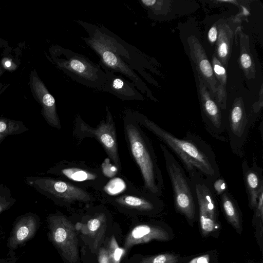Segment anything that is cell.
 <instances>
[{
    "mask_svg": "<svg viewBox=\"0 0 263 263\" xmlns=\"http://www.w3.org/2000/svg\"><path fill=\"white\" fill-rule=\"evenodd\" d=\"M137 123L155 135L180 161L189 177L200 175L212 182L221 176L215 153L197 135L188 132L179 138L137 110L133 111Z\"/></svg>",
    "mask_w": 263,
    "mask_h": 263,
    "instance_id": "6da1fadb",
    "label": "cell"
},
{
    "mask_svg": "<svg viewBox=\"0 0 263 263\" xmlns=\"http://www.w3.org/2000/svg\"><path fill=\"white\" fill-rule=\"evenodd\" d=\"M123 124L126 142L131 156L140 171L143 189L152 195L160 197L164 191V181L150 139L135 121L130 109L125 111Z\"/></svg>",
    "mask_w": 263,
    "mask_h": 263,
    "instance_id": "7a4b0ae2",
    "label": "cell"
},
{
    "mask_svg": "<svg viewBox=\"0 0 263 263\" xmlns=\"http://www.w3.org/2000/svg\"><path fill=\"white\" fill-rule=\"evenodd\" d=\"M50 60L57 68L79 84L101 90L105 82V73L101 66L83 54L52 45Z\"/></svg>",
    "mask_w": 263,
    "mask_h": 263,
    "instance_id": "3957f363",
    "label": "cell"
},
{
    "mask_svg": "<svg viewBox=\"0 0 263 263\" xmlns=\"http://www.w3.org/2000/svg\"><path fill=\"white\" fill-rule=\"evenodd\" d=\"M170 178L176 211L193 222L197 204L193 183L182 166L163 144L160 145Z\"/></svg>",
    "mask_w": 263,
    "mask_h": 263,
    "instance_id": "277c9868",
    "label": "cell"
},
{
    "mask_svg": "<svg viewBox=\"0 0 263 263\" xmlns=\"http://www.w3.org/2000/svg\"><path fill=\"white\" fill-rule=\"evenodd\" d=\"M25 181L36 192L61 206L76 202L89 203L95 200L86 189L59 178L27 176Z\"/></svg>",
    "mask_w": 263,
    "mask_h": 263,
    "instance_id": "5b68a950",
    "label": "cell"
},
{
    "mask_svg": "<svg viewBox=\"0 0 263 263\" xmlns=\"http://www.w3.org/2000/svg\"><path fill=\"white\" fill-rule=\"evenodd\" d=\"M105 109V119L102 120L96 127L90 126L78 115L75 119L73 134L79 140L86 138H95L103 147L108 158L121 171V163L115 124L108 106H106Z\"/></svg>",
    "mask_w": 263,
    "mask_h": 263,
    "instance_id": "8992f818",
    "label": "cell"
},
{
    "mask_svg": "<svg viewBox=\"0 0 263 263\" xmlns=\"http://www.w3.org/2000/svg\"><path fill=\"white\" fill-rule=\"evenodd\" d=\"M86 31L88 36H82L81 39L99 57L103 68L124 75L142 93L154 100L150 90L135 70L101 39L89 31Z\"/></svg>",
    "mask_w": 263,
    "mask_h": 263,
    "instance_id": "52a82bcc",
    "label": "cell"
},
{
    "mask_svg": "<svg viewBox=\"0 0 263 263\" xmlns=\"http://www.w3.org/2000/svg\"><path fill=\"white\" fill-rule=\"evenodd\" d=\"M47 174L57 176L85 189L91 187L97 191H100L107 180L101 168L83 162L63 160L50 167Z\"/></svg>",
    "mask_w": 263,
    "mask_h": 263,
    "instance_id": "ba28073f",
    "label": "cell"
},
{
    "mask_svg": "<svg viewBox=\"0 0 263 263\" xmlns=\"http://www.w3.org/2000/svg\"><path fill=\"white\" fill-rule=\"evenodd\" d=\"M189 178L194 189L201 233L206 236L219 226L218 198L210 181L198 175Z\"/></svg>",
    "mask_w": 263,
    "mask_h": 263,
    "instance_id": "9c48e42d",
    "label": "cell"
},
{
    "mask_svg": "<svg viewBox=\"0 0 263 263\" xmlns=\"http://www.w3.org/2000/svg\"><path fill=\"white\" fill-rule=\"evenodd\" d=\"M47 220L49 239L69 263H77L78 240L73 225L59 212L49 214Z\"/></svg>",
    "mask_w": 263,
    "mask_h": 263,
    "instance_id": "30bf717a",
    "label": "cell"
},
{
    "mask_svg": "<svg viewBox=\"0 0 263 263\" xmlns=\"http://www.w3.org/2000/svg\"><path fill=\"white\" fill-rule=\"evenodd\" d=\"M104 197L117 208L128 213L154 214L161 211L164 205L159 197L137 189L132 184L116 195Z\"/></svg>",
    "mask_w": 263,
    "mask_h": 263,
    "instance_id": "8fae6325",
    "label": "cell"
},
{
    "mask_svg": "<svg viewBox=\"0 0 263 263\" xmlns=\"http://www.w3.org/2000/svg\"><path fill=\"white\" fill-rule=\"evenodd\" d=\"M253 124L241 99L236 100L226 118V130L232 152L242 157L249 132Z\"/></svg>",
    "mask_w": 263,
    "mask_h": 263,
    "instance_id": "7c38bea8",
    "label": "cell"
},
{
    "mask_svg": "<svg viewBox=\"0 0 263 263\" xmlns=\"http://www.w3.org/2000/svg\"><path fill=\"white\" fill-rule=\"evenodd\" d=\"M200 95L201 116L206 130L214 138L222 142L228 141L226 136V119L221 109L211 96L208 89L198 76Z\"/></svg>",
    "mask_w": 263,
    "mask_h": 263,
    "instance_id": "4fadbf2b",
    "label": "cell"
},
{
    "mask_svg": "<svg viewBox=\"0 0 263 263\" xmlns=\"http://www.w3.org/2000/svg\"><path fill=\"white\" fill-rule=\"evenodd\" d=\"M29 84L35 100L42 107L41 114L46 122L51 127L60 129L61 122L57 113L54 98L49 92L35 70L31 72Z\"/></svg>",
    "mask_w": 263,
    "mask_h": 263,
    "instance_id": "5bb4252c",
    "label": "cell"
},
{
    "mask_svg": "<svg viewBox=\"0 0 263 263\" xmlns=\"http://www.w3.org/2000/svg\"><path fill=\"white\" fill-rule=\"evenodd\" d=\"M40 226L39 216L33 213H27L17 216L7 239V247L14 251L24 246L35 235Z\"/></svg>",
    "mask_w": 263,
    "mask_h": 263,
    "instance_id": "9a60e30c",
    "label": "cell"
},
{
    "mask_svg": "<svg viewBox=\"0 0 263 263\" xmlns=\"http://www.w3.org/2000/svg\"><path fill=\"white\" fill-rule=\"evenodd\" d=\"M190 52L193 60L198 76L208 89L211 96L215 97L217 88V83L215 79L212 66L210 63L205 52L195 36L188 39Z\"/></svg>",
    "mask_w": 263,
    "mask_h": 263,
    "instance_id": "2e32d148",
    "label": "cell"
},
{
    "mask_svg": "<svg viewBox=\"0 0 263 263\" xmlns=\"http://www.w3.org/2000/svg\"><path fill=\"white\" fill-rule=\"evenodd\" d=\"M105 82L101 90L109 92L123 101L143 100L144 97L135 85L122 75L104 69Z\"/></svg>",
    "mask_w": 263,
    "mask_h": 263,
    "instance_id": "e0dca14e",
    "label": "cell"
},
{
    "mask_svg": "<svg viewBox=\"0 0 263 263\" xmlns=\"http://www.w3.org/2000/svg\"><path fill=\"white\" fill-rule=\"evenodd\" d=\"M241 167L248 205L250 209L254 210L257 204L259 193L263 191V170L258 165L254 156L251 166L245 159Z\"/></svg>",
    "mask_w": 263,
    "mask_h": 263,
    "instance_id": "ac0fdd59",
    "label": "cell"
},
{
    "mask_svg": "<svg viewBox=\"0 0 263 263\" xmlns=\"http://www.w3.org/2000/svg\"><path fill=\"white\" fill-rule=\"evenodd\" d=\"M168 239L167 233L159 227L142 224L136 226L127 236L124 247L129 248L133 246L147 242L152 240L165 241Z\"/></svg>",
    "mask_w": 263,
    "mask_h": 263,
    "instance_id": "d6986e66",
    "label": "cell"
},
{
    "mask_svg": "<svg viewBox=\"0 0 263 263\" xmlns=\"http://www.w3.org/2000/svg\"><path fill=\"white\" fill-rule=\"evenodd\" d=\"M221 209L228 222L238 231L241 230V214L232 194L227 191L219 197Z\"/></svg>",
    "mask_w": 263,
    "mask_h": 263,
    "instance_id": "ffe728a7",
    "label": "cell"
},
{
    "mask_svg": "<svg viewBox=\"0 0 263 263\" xmlns=\"http://www.w3.org/2000/svg\"><path fill=\"white\" fill-rule=\"evenodd\" d=\"M218 29L216 58L221 64L226 66L230 55L233 32L227 24L219 25Z\"/></svg>",
    "mask_w": 263,
    "mask_h": 263,
    "instance_id": "44dd1931",
    "label": "cell"
},
{
    "mask_svg": "<svg viewBox=\"0 0 263 263\" xmlns=\"http://www.w3.org/2000/svg\"><path fill=\"white\" fill-rule=\"evenodd\" d=\"M28 130L21 121L0 117V144L7 137L20 135Z\"/></svg>",
    "mask_w": 263,
    "mask_h": 263,
    "instance_id": "7402d4cb",
    "label": "cell"
},
{
    "mask_svg": "<svg viewBox=\"0 0 263 263\" xmlns=\"http://www.w3.org/2000/svg\"><path fill=\"white\" fill-rule=\"evenodd\" d=\"M16 201V199L12 196L8 187L3 183L0 184V214L10 209Z\"/></svg>",
    "mask_w": 263,
    "mask_h": 263,
    "instance_id": "603a6c76",
    "label": "cell"
},
{
    "mask_svg": "<svg viewBox=\"0 0 263 263\" xmlns=\"http://www.w3.org/2000/svg\"><path fill=\"white\" fill-rule=\"evenodd\" d=\"M178 261L177 255L164 253L143 258L140 263H177Z\"/></svg>",
    "mask_w": 263,
    "mask_h": 263,
    "instance_id": "cb8c5ba5",
    "label": "cell"
},
{
    "mask_svg": "<svg viewBox=\"0 0 263 263\" xmlns=\"http://www.w3.org/2000/svg\"><path fill=\"white\" fill-rule=\"evenodd\" d=\"M254 215L253 222L257 225L260 228V234L262 233V220H263V191H261L258 196L257 204L254 209Z\"/></svg>",
    "mask_w": 263,
    "mask_h": 263,
    "instance_id": "d4e9b609",
    "label": "cell"
},
{
    "mask_svg": "<svg viewBox=\"0 0 263 263\" xmlns=\"http://www.w3.org/2000/svg\"><path fill=\"white\" fill-rule=\"evenodd\" d=\"M110 160L108 158L105 159L101 166L103 174L107 179L112 178L118 174L119 172H120L115 164H111Z\"/></svg>",
    "mask_w": 263,
    "mask_h": 263,
    "instance_id": "484cf974",
    "label": "cell"
},
{
    "mask_svg": "<svg viewBox=\"0 0 263 263\" xmlns=\"http://www.w3.org/2000/svg\"><path fill=\"white\" fill-rule=\"evenodd\" d=\"M109 248L108 258L110 263H119L123 250L119 248L114 238L111 239Z\"/></svg>",
    "mask_w": 263,
    "mask_h": 263,
    "instance_id": "4316f807",
    "label": "cell"
},
{
    "mask_svg": "<svg viewBox=\"0 0 263 263\" xmlns=\"http://www.w3.org/2000/svg\"><path fill=\"white\" fill-rule=\"evenodd\" d=\"M212 186L217 198L228 190L227 182L221 176L212 182Z\"/></svg>",
    "mask_w": 263,
    "mask_h": 263,
    "instance_id": "83f0119b",
    "label": "cell"
},
{
    "mask_svg": "<svg viewBox=\"0 0 263 263\" xmlns=\"http://www.w3.org/2000/svg\"><path fill=\"white\" fill-rule=\"evenodd\" d=\"M105 216L103 213H100L97 216L90 219L87 222V228L91 233H94L101 227L104 221Z\"/></svg>",
    "mask_w": 263,
    "mask_h": 263,
    "instance_id": "f1b7e54d",
    "label": "cell"
},
{
    "mask_svg": "<svg viewBox=\"0 0 263 263\" xmlns=\"http://www.w3.org/2000/svg\"><path fill=\"white\" fill-rule=\"evenodd\" d=\"M18 259L14 251L9 250L5 257L0 258V263H18Z\"/></svg>",
    "mask_w": 263,
    "mask_h": 263,
    "instance_id": "f546056e",
    "label": "cell"
},
{
    "mask_svg": "<svg viewBox=\"0 0 263 263\" xmlns=\"http://www.w3.org/2000/svg\"><path fill=\"white\" fill-rule=\"evenodd\" d=\"M240 61L244 70L249 69L252 65L251 58L247 53H243L241 54Z\"/></svg>",
    "mask_w": 263,
    "mask_h": 263,
    "instance_id": "4dcf8cb0",
    "label": "cell"
},
{
    "mask_svg": "<svg viewBox=\"0 0 263 263\" xmlns=\"http://www.w3.org/2000/svg\"><path fill=\"white\" fill-rule=\"evenodd\" d=\"M210 260V256L206 254L196 257L187 263H209Z\"/></svg>",
    "mask_w": 263,
    "mask_h": 263,
    "instance_id": "1f68e13d",
    "label": "cell"
},
{
    "mask_svg": "<svg viewBox=\"0 0 263 263\" xmlns=\"http://www.w3.org/2000/svg\"><path fill=\"white\" fill-rule=\"evenodd\" d=\"M218 31L215 25H213L208 32V38L212 43H215L217 39Z\"/></svg>",
    "mask_w": 263,
    "mask_h": 263,
    "instance_id": "d6a6232c",
    "label": "cell"
},
{
    "mask_svg": "<svg viewBox=\"0 0 263 263\" xmlns=\"http://www.w3.org/2000/svg\"><path fill=\"white\" fill-rule=\"evenodd\" d=\"M100 263H110L108 258V255L106 250H102L99 255Z\"/></svg>",
    "mask_w": 263,
    "mask_h": 263,
    "instance_id": "836d02e7",
    "label": "cell"
},
{
    "mask_svg": "<svg viewBox=\"0 0 263 263\" xmlns=\"http://www.w3.org/2000/svg\"><path fill=\"white\" fill-rule=\"evenodd\" d=\"M8 45V43L0 37V47H6Z\"/></svg>",
    "mask_w": 263,
    "mask_h": 263,
    "instance_id": "e575fe53",
    "label": "cell"
},
{
    "mask_svg": "<svg viewBox=\"0 0 263 263\" xmlns=\"http://www.w3.org/2000/svg\"><path fill=\"white\" fill-rule=\"evenodd\" d=\"M5 71V69L3 67L2 64L0 63V77L3 74V73ZM0 85H1V84H0Z\"/></svg>",
    "mask_w": 263,
    "mask_h": 263,
    "instance_id": "d590c367",
    "label": "cell"
}]
</instances>
